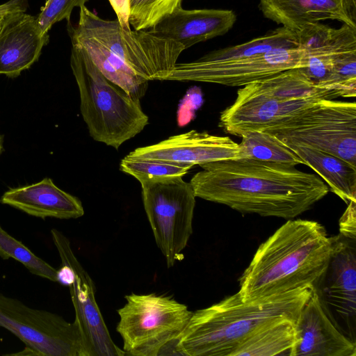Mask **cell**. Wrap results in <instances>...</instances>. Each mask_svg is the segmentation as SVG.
I'll return each mask as SVG.
<instances>
[{"label": "cell", "instance_id": "ffe728a7", "mask_svg": "<svg viewBox=\"0 0 356 356\" xmlns=\"http://www.w3.org/2000/svg\"><path fill=\"white\" fill-rule=\"evenodd\" d=\"M0 202L42 219L78 218L84 214L81 202L47 177L35 184L10 188L2 195Z\"/></svg>", "mask_w": 356, "mask_h": 356}, {"label": "cell", "instance_id": "ac0fdd59", "mask_svg": "<svg viewBox=\"0 0 356 356\" xmlns=\"http://www.w3.org/2000/svg\"><path fill=\"white\" fill-rule=\"evenodd\" d=\"M236 15L232 10H185L179 7L148 31L174 40L185 49L227 33L234 25Z\"/></svg>", "mask_w": 356, "mask_h": 356}, {"label": "cell", "instance_id": "8992f818", "mask_svg": "<svg viewBox=\"0 0 356 356\" xmlns=\"http://www.w3.org/2000/svg\"><path fill=\"white\" fill-rule=\"evenodd\" d=\"M69 22L75 31L98 42L148 81H164L185 50L179 43L147 30L126 31L118 19H102L85 6L80 8L78 23Z\"/></svg>", "mask_w": 356, "mask_h": 356}, {"label": "cell", "instance_id": "7402d4cb", "mask_svg": "<svg viewBox=\"0 0 356 356\" xmlns=\"http://www.w3.org/2000/svg\"><path fill=\"white\" fill-rule=\"evenodd\" d=\"M72 44L83 47L102 74L109 81L126 91L131 97L140 100L145 94L148 80L136 74L124 62L95 40L75 31L67 23Z\"/></svg>", "mask_w": 356, "mask_h": 356}, {"label": "cell", "instance_id": "3957f363", "mask_svg": "<svg viewBox=\"0 0 356 356\" xmlns=\"http://www.w3.org/2000/svg\"><path fill=\"white\" fill-rule=\"evenodd\" d=\"M312 289H302L251 300L237 292L193 312L175 349L187 356H231L248 337L279 318L296 322Z\"/></svg>", "mask_w": 356, "mask_h": 356}, {"label": "cell", "instance_id": "d4e9b609", "mask_svg": "<svg viewBox=\"0 0 356 356\" xmlns=\"http://www.w3.org/2000/svg\"><path fill=\"white\" fill-rule=\"evenodd\" d=\"M298 47L296 32L281 26L244 43L211 51L200 59L207 62L227 61Z\"/></svg>", "mask_w": 356, "mask_h": 356}, {"label": "cell", "instance_id": "7a4b0ae2", "mask_svg": "<svg viewBox=\"0 0 356 356\" xmlns=\"http://www.w3.org/2000/svg\"><path fill=\"white\" fill-rule=\"evenodd\" d=\"M332 249V237L321 224L289 219L259 245L240 277L238 293L246 301L316 289Z\"/></svg>", "mask_w": 356, "mask_h": 356}, {"label": "cell", "instance_id": "83f0119b", "mask_svg": "<svg viewBox=\"0 0 356 356\" xmlns=\"http://www.w3.org/2000/svg\"><path fill=\"white\" fill-rule=\"evenodd\" d=\"M193 165L188 163L142 159L126 156L120 162V170L139 182L172 177H184Z\"/></svg>", "mask_w": 356, "mask_h": 356}, {"label": "cell", "instance_id": "44dd1931", "mask_svg": "<svg viewBox=\"0 0 356 356\" xmlns=\"http://www.w3.org/2000/svg\"><path fill=\"white\" fill-rule=\"evenodd\" d=\"M281 142V141H280ZM315 171L346 204L356 200V167L330 153L290 142H281Z\"/></svg>", "mask_w": 356, "mask_h": 356}, {"label": "cell", "instance_id": "1f68e13d", "mask_svg": "<svg viewBox=\"0 0 356 356\" xmlns=\"http://www.w3.org/2000/svg\"><path fill=\"white\" fill-rule=\"evenodd\" d=\"M114 10L117 19L122 29L126 31H131L129 24L130 4L129 0H108Z\"/></svg>", "mask_w": 356, "mask_h": 356}, {"label": "cell", "instance_id": "52a82bcc", "mask_svg": "<svg viewBox=\"0 0 356 356\" xmlns=\"http://www.w3.org/2000/svg\"><path fill=\"white\" fill-rule=\"evenodd\" d=\"M281 142L315 148L356 167V103L321 99L263 130Z\"/></svg>", "mask_w": 356, "mask_h": 356}, {"label": "cell", "instance_id": "f1b7e54d", "mask_svg": "<svg viewBox=\"0 0 356 356\" xmlns=\"http://www.w3.org/2000/svg\"><path fill=\"white\" fill-rule=\"evenodd\" d=\"M182 0H129V24L134 30H147L181 6Z\"/></svg>", "mask_w": 356, "mask_h": 356}, {"label": "cell", "instance_id": "7c38bea8", "mask_svg": "<svg viewBox=\"0 0 356 356\" xmlns=\"http://www.w3.org/2000/svg\"><path fill=\"white\" fill-rule=\"evenodd\" d=\"M296 32L302 51L300 68L314 83L344 97L334 72L356 63V29L345 24L334 29L316 22L307 24Z\"/></svg>", "mask_w": 356, "mask_h": 356}, {"label": "cell", "instance_id": "30bf717a", "mask_svg": "<svg viewBox=\"0 0 356 356\" xmlns=\"http://www.w3.org/2000/svg\"><path fill=\"white\" fill-rule=\"evenodd\" d=\"M301 60L302 51L298 47L221 62L198 58L189 63H176L164 81L244 86L289 69L301 67Z\"/></svg>", "mask_w": 356, "mask_h": 356}, {"label": "cell", "instance_id": "4dcf8cb0", "mask_svg": "<svg viewBox=\"0 0 356 356\" xmlns=\"http://www.w3.org/2000/svg\"><path fill=\"white\" fill-rule=\"evenodd\" d=\"M339 231L343 236L356 239V200L350 201L339 220Z\"/></svg>", "mask_w": 356, "mask_h": 356}, {"label": "cell", "instance_id": "484cf974", "mask_svg": "<svg viewBox=\"0 0 356 356\" xmlns=\"http://www.w3.org/2000/svg\"><path fill=\"white\" fill-rule=\"evenodd\" d=\"M241 138L238 145L242 158L292 166L304 164L295 153L270 134L254 131Z\"/></svg>", "mask_w": 356, "mask_h": 356}, {"label": "cell", "instance_id": "277c9868", "mask_svg": "<svg viewBox=\"0 0 356 356\" xmlns=\"http://www.w3.org/2000/svg\"><path fill=\"white\" fill-rule=\"evenodd\" d=\"M72 44L70 65L89 134L95 140L118 149L144 129L149 118L140 100L107 79L83 47Z\"/></svg>", "mask_w": 356, "mask_h": 356}, {"label": "cell", "instance_id": "d6986e66", "mask_svg": "<svg viewBox=\"0 0 356 356\" xmlns=\"http://www.w3.org/2000/svg\"><path fill=\"white\" fill-rule=\"evenodd\" d=\"M265 17L294 31L332 19L356 29V0H259Z\"/></svg>", "mask_w": 356, "mask_h": 356}, {"label": "cell", "instance_id": "ba28073f", "mask_svg": "<svg viewBox=\"0 0 356 356\" xmlns=\"http://www.w3.org/2000/svg\"><path fill=\"white\" fill-rule=\"evenodd\" d=\"M144 209L168 268L183 259L193 233L195 195L182 177L140 181Z\"/></svg>", "mask_w": 356, "mask_h": 356}, {"label": "cell", "instance_id": "603a6c76", "mask_svg": "<svg viewBox=\"0 0 356 356\" xmlns=\"http://www.w3.org/2000/svg\"><path fill=\"white\" fill-rule=\"evenodd\" d=\"M296 341V321L279 318L252 333L231 356H290Z\"/></svg>", "mask_w": 356, "mask_h": 356}, {"label": "cell", "instance_id": "8fae6325", "mask_svg": "<svg viewBox=\"0 0 356 356\" xmlns=\"http://www.w3.org/2000/svg\"><path fill=\"white\" fill-rule=\"evenodd\" d=\"M61 262L72 270L69 284L75 320L81 337V356H124L125 352L112 340L95 299V287L89 274L75 256L70 240L59 230H51Z\"/></svg>", "mask_w": 356, "mask_h": 356}, {"label": "cell", "instance_id": "5b68a950", "mask_svg": "<svg viewBox=\"0 0 356 356\" xmlns=\"http://www.w3.org/2000/svg\"><path fill=\"white\" fill-rule=\"evenodd\" d=\"M125 305L118 310L117 332L126 355L158 356L177 355L178 339L193 312L170 296L156 293L125 296Z\"/></svg>", "mask_w": 356, "mask_h": 356}, {"label": "cell", "instance_id": "f546056e", "mask_svg": "<svg viewBox=\"0 0 356 356\" xmlns=\"http://www.w3.org/2000/svg\"><path fill=\"white\" fill-rule=\"evenodd\" d=\"M89 0H47L36 17L37 23L44 33H49L52 26L63 19L70 21L75 7L84 6Z\"/></svg>", "mask_w": 356, "mask_h": 356}, {"label": "cell", "instance_id": "9c48e42d", "mask_svg": "<svg viewBox=\"0 0 356 356\" xmlns=\"http://www.w3.org/2000/svg\"><path fill=\"white\" fill-rule=\"evenodd\" d=\"M0 327L24 344L22 353L14 355L81 356L82 341L75 321L46 310L31 308L18 299L0 293Z\"/></svg>", "mask_w": 356, "mask_h": 356}, {"label": "cell", "instance_id": "d6a6232c", "mask_svg": "<svg viewBox=\"0 0 356 356\" xmlns=\"http://www.w3.org/2000/svg\"><path fill=\"white\" fill-rule=\"evenodd\" d=\"M15 9V5L11 0H8L6 2L0 4V14L12 13Z\"/></svg>", "mask_w": 356, "mask_h": 356}, {"label": "cell", "instance_id": "e0dca14e", "mask_svg": "<svg viewBox=\"0 0 356 356\" xmlns=\"http://www.w3.org/2000/svg\"><path fill=\"white\" fill-rule=\"evenodd\" d=\"M49 40L36 17L22 11L9 15L0 30V74L18 76L38 60Z\"/></svg>", "mask_w": 356, "mask_h": 356}, {"label": "cell", "instance_id": "2e32d148", "mask_svg": "<svg viewBox=\"0 0 356 356\" xmlns=\"http://www.w3.org/2000/svg\"><path fill=\"white\" fill-rule=\"evenodd\" d=\"M127 156L193 165L242 158L238 143L229 136L196 130L170 136L154 145L136 148Z\"/></svg>", "mask_w": 356, "mask_h": 356}, {"label": "cell", "instance_id": "836d02e7", "mask_svg": "<svg viewBox=\"0 0 356 356\" xmlns=\"http://www.w3.org/2000/svg\"><path fill=\"white\" fill-rule=\"evenodd\" d=\"M22 12V11H21ZM16 13V12H15ZM12 13H2V14H0V30L1 29L7 17L12 14Z\"/></svg>", "mask_w": 356, "mask_h": 356}, {"label": "cell", "instance_id": "4fadbf2b", "mask_svg": "<svg viewBox=\"0 0 356 356\" xmlns=\"http://www.w3.org/2000/svg\"><path fill=\"white\" fill-rule=\"evenodd\" d=\"M332 239L329 264L316 289L337 325L355 342L356 239L341 234Z\"/></svg>", "mask_w": 356, "mask_h": 356}, {"label": "cell", "instance_id": "4316f807", "mask_svg": "<svg viewBox=\"0 0 356 356\" xmlns=\"http://www.w3.org/2000/svg\"><path fill=\"white\" fill-rule=\"evenodd\" d=\"M0 257L13 259L22 264L37 276L57 282V269L36 256L21 241L17 240L0 225Z\"/></svg>", "mask_w": 356, "mask_h": 356}, {"label": "cell", "instance_id": "9a60e30c", "mask_svg": "<svg viewBox=\"0 0 356 356\" xmlns=\"http://www.w3.org/2000/svg\"><path fill=\"white\" fill-rule=\"evenodd\" d=\"M296 337L290 356L356 355V342L339 327L315 288L296 322Z\"/></svg>", "mask_w": 356, "mask_h": 356}, {"label": "cell", "instance_id": "cb8c5ba5", "mask_svg": "<svg viewBox=\"0 0 356 356\" xmlns=\"http://www.w3.org/2000/svg\"><path fill=\"white\" fill-rule=\"evenodd\" d=\"M252 88L280 99H334L340 95L314 83L300 67L289 69L251 83Z\"/></svg>", "mask_w": 356, "mask_h": 356}, {"label": "cell", "instance_id": "e575fe53", "mask_svg": "<svg viewBox=\"0 0 356 356\" xmlns=\"http://www.w3.org/2000/svg\"><path fill=\"white\" fill-rule=\"evenodd\" d=\"M2 149H3V138L0 135V154H1V152H2Z\"/></svg>", "mask_w": 356, "mask_h": 356}, {"label": "cell", "instance_id": "5bb4252c", "mask_svg": "<svg viewBox=\"0 0 356 356\" xmlns=\"http://www.w3.org/2000/svg\"><path fill=\"white\" fill-rule=\"evenodd\" d=\"M319 100L280 99L248 84L238 90L234 102L221 112L218 125L226 134L242 137L284 120Z\"/></svg>", "mask_w": 356, "mask_h": 356}, {"label": "cell", "instance_id": "6da1fadb", "mask_svg": "<svg viewBox=\"0 0 356 356\" xmlns=\"http://www.w3.org/2000/svg\"><path fill=\"white\" fill-rule=\"evenodd\" d=\"M200 166L190 181L196 197L243 213L293 219L330 191L316 175L285 164L242 158Z\"/></svg>", "mask_w": 356, "mask_h": 356}]
</instances>
